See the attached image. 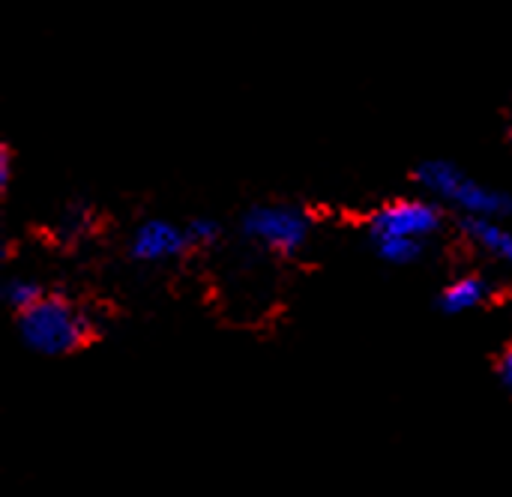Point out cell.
<instances>
[{"label": "cell", "mask_w": 512, "mask_h": 497, "mask_svg": "<svg viewBox=\"0 0 512 497\" xmlns=\"http://www.w3.org/2000/svg\"><path fill=\"white\" fill-rule=\"evenodd\" d=\"M447 210L429 195H399L378 204L366 216V240L372 252L390 267H411L423 261L432 240L441 234Z\"/></svg>", "instance_id": "obj_1"}, {"label": "cell", "mask_w": 512, "mask_h": 497, "mask_svg": "<svg viewBox=\"0 0 512 497\" xmlns=\"http://www.w3.org/2000/svg\"><path fill=\"white\" fill-rule=\"evenodd\" d=\"M414 183L423 195L435 198L444 210L459 213L462 219H507L512 216V195L501 186H492L474 177L453 159L432 156L417 162Z\"/></svg>", "instance_id": "obj_2"}, {"label": "cell", "mask_w": 512, "mask_h": 497, "mask_svg": "<svg viewBox=\"0 0 512 497\" xmlns=\"http://www.w3.org/2000/svg\"><path fill=\"white\" fill-rule=\"evenodd\" d=\"M93 318L63 294H45L18 312V336L39 357H66L93 339Z\"/></svg>", "instance_id": "obj_3"}, {"label": "cell", "mask_w": 512, "mask_h": 497, "mask_svg": "<svg viewBox=\"0 0 512 497\" xmlns=\"http://www.w3.org/2000/svg\"><path fill=\"white\" fill-rule=\"evenodd\" d=\"M312 228V213L291 201H261L240 216L243 240L276 258L300 255L312 240Z\"/></svg>", "instance_id": "obj_4"}, {"label": "cell", "mask_w": 512, "mask_h": 497, "mask_svg": "<svg viewBox=\"0 0 512 497\" xmlns=\"http://www.w3.org/2000/svg\"><path fill=\"white\" fill-rule=\"evenodd\" d=\"M186 252H192L186 240V225L165 216H147L129 234V258L144 267H162L183 258Z\"/></svg>", "instance_id": "obj_5"}, {"label": "cell", "mask_w": 512, "mask_h": 497, "mask_svg": "<svg viewBox=\"0 0 512 497\" xmlns=\"http://www.w3.org/2000/svg\"><path fill=\"white\" fill-rule=\"evenodd\" d=\"M495 288L486 276L480 273H462L453 282H447L438 294V309L444 315H465L492 300Z\"/></svg>", "instance_id": "obj_6"}, {"label": "cell", "mask_w": 512, "mask_h": 497, "mask_svg": "<svg viewBox=\"0 0 512 497\" xmlns=\"http://www.w3.org/2000/svg\"><path fill=\"white\" fill-rule=\"evenodd\" d=\"M462 234L483 255L512 270V228L504 225V219H462Z\"/></svg>", "instance_id": "obj_7"}, {"label": "cell", "mask_w": 512, "mask_h": 497, "mask_svg": "<svg viewBox=\"0 0 512 497\" xmlns=\"http://www.w3.org/2000/svg\"><path fill=\"white\" fill-rule=\"evenodd\" d=\"M45 297V288L36 282V279H30V276H12V279H6L3 282V303L18 315V312H24V309H30L36 300H42Z\"/></svg>", "instance_id": "obj_8"}, {"label": "cell", "mask_w": 512, "mask_h": 497, "mask_svg": "<svg viewBox=\"0 0 512 497\" xmlns=\"http://www.w3.org/2000/svg\"><path fill=\"white\" fill-rule=\"evenodd\" d=\"M183 225H186V240H189V249L192 252L213 249L222 240V225L213 216H195V219H189Z\"/></svg>", "instance_id": "obj_9"}, {"label": "cell", "mask_w": 512, "mask_h": 497, "mask_svg": "<svg viewBox=\"0 0 512 497\" xmlns=\"http://www.w3.org/2000/svg\"><path fill=\"white\" fill-rule=\"evenodd\" d=\"M93 219H96V213H93L84 201H75V204H69V207L63 210L60 228H63L66 237H84L87 228L93 225Z\"/></svg>", "instance_id": "obj_10"}, {"label": "cell", "mask_w": 512, "mask_h": 497, "mask_svg": "<svg viewBox=\"0 0 512 497\" xmlns=\"http://www.w3.org/2000/svg\"><path fill=\"white\" fill-rule=\"evenodd\" d=\"M498 378H501V384L512 393V342L501 351V357H498Z\"/></svg>", "instance_id": "obj_11"}, {"label": "cell", "mask_w": 512, "mask_h": 497, "mask_svg": "<svg viewBox=\"0 0 512 497\" xmlns=\"http://www.w3.org/2000/svg\"><path fill=\"white\" fill-rule=\"evenodd\" d=\"M9 180H12V150H9V144L3 141V144H0V189H3V192L9 189Z\"/></svg>", "instance_id": "obj_12"}, {"label": "cell", "mask_w": 512, "mask_h": 497, "mask_svg": "<svg viewBox=\"0 0 512 497\" xmlns=\"http://www.w3.org/2000/svg\"><path fill=\"white\" fill-rule=\"evenodd\" d=\"M507 138H510V144H512V105H510V114H507Z\"/></svg>", "instance_id": "obj_13"}]
</instances>
